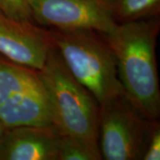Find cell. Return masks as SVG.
<instances>
[{"label": "cell", "mask_w": 160, "mask_h": 160, "mask_svg": "<svg viewBox=\"0 0 160 160\" xmlns=\"http://www.w3.org/2000/svg\"><path fill=\"white\" fill-rule=\"evenodd\" d=\"M159 18L118 24L102 34L116 61L118 77L132 102L147 118L158 120L160 90L156 57Z\"/></svg>", "instance_id": "obj_1"}, {"label": "cell", "mask_w": 160, "mask_h": 160, "mask_svg": "<svg viewBox=\"0 0 160 160\" xmlns=\"http://www.w3.org/2000/svg\"><path fill=\"white\" fill-rule=\"evenodd\" d=\"M38 72L46 89L52 125L62 134L78 140L102 158L99 102L71 74L55 46Z\"/></svg>", "instance_id": "obj_2"}, {"label": "cell", "mask_w": 160, "mask_h": 160, "mask_svg": "<svg viewBox=\"0 0 160 160\" xmlns=\"http://www.w3.org/2000/svg\"><path fill=\"white\" fill-rule=\"evenodd\" d=\"M50 30L67 68L98 102L124 91L113 52L102 33L92 29Z\"/></svg>", "instance_id": "obj_3"}, {"label": "cell", "mask_w": 160, "mask_h": 160, "mask_svg": "<svg viewBox=\"0 0 160 160\" xmlns=\"http://www.w3.org/2000/svg\"><path fill=\"white\" fill-rule=\"evenodd\" d=\"M99 105V146L102 159H143L158 120L147 118L125 90Z\"/></svg>", "instance_id": "obj_4"}, {"label": "cell", "mask_w": 160, "mask_h": 160, "mask_svg": "<svg viewBox=\"0 0 160 160\" xmlns=\"http://www.w3.org/2000/svg\"><path fill=\"white\" fill-rule=\"evenodd\" d=\"M0 121L7 128L53 126L46 89L37 70L0 55Z\"/></svg>", "instance_id": "obj_5"}, {"label": "cell", "mask_w": 160, "mask_h": 160, "mask_svg": "<svg viewBox=\"0 0 160 160\" xmlns=\"http://www.w3.org/2000/svg\"><path fill=\"white\" fill-rule=\"evenodd\" d=\"M35 23L56 30L92 29L106 34L118 24L109 0H28Z\"/></svg>", "instance_id": "obj_6"}, {"label": "cell", "mask_w": 160, "mask_h": 160, "mask_svg": "<svg viewBox=\"0 0 160 160\" xmlns=\"http://www.w3.org/2000/svg\"><path fill=\"white\" fill-rule=\"evenodd\" d=\"M54 47L50 29L32 21L16 20L0 11V55L38 71Z\"/></svg>", "instance_id": "obj_7"}, {"label": "cell", "mask_w": 160, "mask_h": 160, "mask_svg": "<svg viewBox=\"0 0 160 160\" xmlns=\"http://www.w3.org/2000/svg\"><path fill=\"white\" fill-rule=\"evenodd\" d=\"M62 137L54 126L7 128L0 142V160H59Z\"/></svg>", "instance_id": "obj_8"}, {"label": "cell", "mask_w": 160, "mask_h": 160, "mask_svg": "<svg viewBox=\"0 0 160 160\" xmlns=\"http://www.w3.org/2000/svg\"><path fill=\"white\" fill-rule=\"evenodd\" d=\"M117 23L159 17L160 0H109Z\"/></svg>", "instance_id": "obj_9"}, {"label": "cell", "mask_w": 160, "mask_h": 160, "mask_svg": "<svg viewBox=\"0 0 160 160\" xmlns=\"http://www.w3.org/2000/svg\"><path fill=\"white\" fill-rule=\"evenodd\" d=\"M102 159L84 143L68 135L61 140L59 160H99Z\"/></svg>", "instance_id": "obj_10"}, {"label": "cell", "mask_w": 160, "mask_h": 160, "mask_svg": "<svg viewBox=\"0 0 160 160\" xmlns=\"http://www.w3.org/2000/svg\"><path fill=\"white\" fill-rule=\"evenodd\" d=\"M0 11L12 19L33 22L28 0H0Z\"/></svg>", "instance_id": "obj_11"}, {"label": "cell", "mask_w": 160, "mask_h": 160, "mask_svg": "<svg viewBox=\"0 0 160 160\" xmlns=\"http://www.w3.org/2000/svg\"><path fill=\"white\" fill-rule=\"evenodd\" d=\"M160 159V124L156 122L148 142L147 149L143 156L142 160H159Z\"/></svg>", "instance_id": "obj_12"}, {"label": "cell", "mask_w": 160, "mask_h": 160, "mask_svg": "<svg viewBox=\"0 0 160 160\" xmlns=\"http://www.w3.org/2000/svg\"><path fill=\"white\" fill-rule=\"evenodd\" d=\"M6 130V127L4 125H3V123L0 121V142H1V140H2V138L4 136V133H5V132Z\"/></svg>", "instance_id": "obj_13"}]
</instances>
